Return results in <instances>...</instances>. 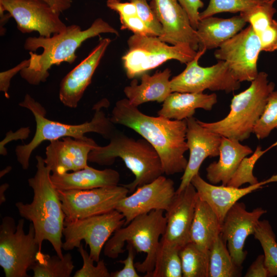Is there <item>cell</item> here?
Listing matches in <instances>:
<instances>
[{"mask_svg": "<svg viewBox=\"0 0 277 277\" xmlns=\"http://www.w3.org/2000/svg\"><path fill=\"white\" fill-rule=\"evenodd\" d=\"M109 141L104 146H95L89 153L88 162L109 166L121 158L135 176L132 182L123 185L129 192L164 173L157 151L144 138L135 140L117 130Z\"/></svg>", "mask_w": 277, "mask_h": 277, "instance_id": "cell-5", "label": "cell"}, {"mask_svg": "<svg viewBox=\"0 0 277 277\" xmlns=\"http://www.w3.org/2000/svg\"><path fill=\"white\" fill-rule=\"evenodd\" d=\"M0 7L9 13L23 33L37 32L50 37L64 31L67 26L60 13L42 0H0Z\"/></svg>", "mask_w": 277, "mask_h": 277, "instance_id": "cell-14", "label": "cell"}, {"mask_svg": "<svg viewBox=\"0 0 277 277\" xmlns=\"http://www.w3.org/2000/svg\"><path fill=\"white\" fill-rule=\"evenodd\" d=\"M259 0H209L206 8L200 13V18L222 12H242L255 5Z\"/></svg>", "mask_w": 277, "mask_h": 277, "instance_id": "cell-37", "label": "cell"}, {"mask_svg": "<svg viewBox=\"0 0 277 277\" xmlns=\"http://www.w3.org/2000/svg\"><path fill=\"white\" fill-rule=\"evenodd\" d=\"M57 192L65 220L67 221L84 219L114 210L129 192L123 185L87 190H57Z\"/></svg>", "mask_w": 277, "mask_h": 277, "instance_id": "cell-12", "label": "cell"}, {"mask_svg": "<svg viewBox=\"0 0 277 277\" xmlns=\"http://www.w3.org/2000/svg\"><path fill=\"white\" fill-rule=\"evenodd\" d=\"M19 105L32 113L36 123L35 132L31 141L17 146L15 149L17 161L24 170L28 169L33 151L44 141L51 142L67 136L83 137L89 132L98 133L109 140L117 130L103 110L109 105L106 98L94 105V113L90 121L77 125L66 124L47 118L45 108L29 94H26Z\"/></svg>", "mask_w": 277, "mask_h": 277, "instance_id": "cell-4", "label": "cell"}, {"mask_svg": "<svg viewBox=\"0 0 277 277\" xmlns=\"http://www.w3.org/2000/svg\"><path fill=\"white\" fill-rule=\"evenodd\" d=\"M127 250H128V255L126 259L124 260H120L119 262L124 264L122 269L111 273V277H139L140 275L137 273V270L135 267L134 262L135 258V252L136 250L133 247L127 244Z\"/></svg>", "mask_w": 277, "mask_h": 277, "instance_id": "cell-42", "label": "cell"}, {"mask_svg": "<svg viewBox=\"0 0 277 277\" xmlns=\"http://www.w3.org/2000/svg\"><path fill=\"white\" fill-rule=\"evenodd\" d=\"M72 256L70 253L62 258L56 254L50 256L38 251L36 261L31 267L34 277H69L74 269Z\"/></svg>", "mask_w": 277, "mask_h": 277, "instance_id": "cell-30", "label": "cell"}, {"mask_svg": "<svg viewBox=\"0 0 277 277\" xmlns=\"http://www.w3.org/2000/svg\"><path fill=\"white\" fill-rule=\"evenodd\" d=\"M175 191L173 181L162 175L137 187L130 195L123 199L115 209L123 214L127 225L136 216L152 210L167 211Z\"/></svg>", "mask_w": 277, "mask_h": 277, "instance_id": "cell-15", "label": "cell"}, {"mask_svg": "<svg viewBox=\"0 0 277 277\" xmlns=\"http://www.w3.org/2000/svg\"><path fill=\"white\" fill-rule=\"evenodd\" d=\"M209 277L241 276L242 266L235 263L221 234L209 249Z\"/></svg>", "mask_w": 277, "mask_h": 277, "instance_id": "cell-29", "label": "cell"}, {"mask_svg": "<svg viewBox=\"0 0 277 277\" xmlns=\"http://www.w3.org/2000/svg\"><path fill=\"white\" fill-rule=\"evenodd\" d=\"M179 254L182 276L209 277V252L202 250L190 242L180 249Z\"/></svg>", "mask_w": 277, "mask_h": 277, "instance_id": "cell-31", "label": "cell"}, {"mask_svg": "<svg viewBox=\"0 0 277 277\" xmlns=\"http://www.w3.org/2000/svg\"><path fill=\"white\" fill-rule=\"evenodd\" d=\"M164 211L155 210L138 215L126 227L116 230L104 247V254L109 258L116 259L125 251V243L130 244L136 251L146 254L142 262L135 263L136 270L145 273L146 277H151L160 238L166 229Z\"/></svg>", "mask_w": 277, "mask_h": 277, "instance_id": "cell-7", "label": "cell"}, {"mask_svg": "<svg viewBox=\"0 0 277 277\" xmlns=\"http://www.w3.org/2000/svg\"><path fill=\"white\" fill-rule=\"evenodd\" d=\"M134 3L137 16L156 37L161 36L163 27L155 13L152 9L147 0H136Z\"/></svg>", "mask_w": 277, "mask_h": 277, "instance_id": "cell-39", "label": "cell"}, {"mask_svg": "<svg viewBox=\"0 0 277 277\" xmlns=\"http://www.w3.org/2000/svg\"><path fill=\"white\" fill-rule=\"evenodd\" d=\"M9 187V184L5 183L1 185L0 187V204L2 205L3 203L6 202V199L5 195V192L7 190Z\"/></svg>", "mask_w": 277, "mask_h": 277, "instance_id": "cell-48", "label": "cell"}, {"mask_svg": "<svg viewBox=\"0 0 277 277\" xmlns=\"http://www.w3.org/2000/svg\"><path fill=\"white\" fill-rule=\"evenodd\" d=\"M256 1H257V0H256Z\"/></svg>", "mask_w": 277, "mask_h": 277, "instance_id": "cell-52", "label": "cell"}, {"mask_svg": "<svg viewBox=\"0 0 277 277\" xmlns=\"http://www.w3.org/2000/svg\"><path fill=\"white\" fill-rule=\"evenodd\" d=\"M186 142L189 158L181 182L175 193L183 190L193 177L199 173L203 161L208 157L219 155L222 136L201 125L193 116L186 119Z\"/></svg>", "mask_w": 277, "mask_h": 277, "instance_id": "cell-17", "label": "cell"}, {"mask_svg": "<svg viewBox=\"0 0 277 277\" xmlns=\"http://www.w3.org/2000/svg\"><path fill=\"white\" fill-rule=\"evenodd\" d=\"M107 6L116 12L120 17H128L137 15L136 6L133 2H122L120 0H107Z\"/></svg>", "mask_w": 277, "mask_h": 277, "instance_id": "cell-45", "label": "cell"}, {"mask_svg": "<svg viewBox=\"0 0 277 277\" xmlns=\"http://www.w3.org/2000/svg\"><path fill=\"white\" fill-rule=\"evenodd\" d=\"M110 118L114 124L128 127L147 141L159 155L166 175L184 171L188 163L184 154L188 150L186 120L146 115L130 104L127 98L116 102Z\"/></svg>", "mask_w": 277, "mask_h": 277, "instance_id": "cell-1", "label": "cell"}, {"mask_svg": "<svg viewBox=\"0 0 277 277\" xmlns=\"http://www.w3.org/2000/svg\"><path fill=\"white\" fill-rule=\"evenodd\" d=\"M127 44L128 49L122 60L129 78L141 75L169 60L186 64L197 52L187 44L169 45L156 36L133 34Z\"/></svg>", "mask_w": 277, "mask_h": 277, "instance_id": "cell-8", "label": "cell"}, {"mask_svg": "<svg viewBox=\"0 0 277 277\" xmlns=\"http://www.w3.org/2000/svg\"><path fill=\"white\" fill-rule=\"evenodd\" d=\"M128 1H129V2H133L136 0H128Z\"/></svg>", "mask_w": 277, "mask_h": 277, "instance_id": "cell-51", "label": "cell"}, {"mask_svg": "<svg viewBox=\"0 0 277 277\" xmlns=\"http://www.w3.org/2000/svg\"><path fill=\"white\" fill-rule=\"evenodd\" d=\"M102 33L118 35V32L102 18H96L85 30L77 25L50 37H29L25 40L24 48L29 51L30 64L22 69L21 77L31 85L45 82L49 76V69L62 62L71 64L77 58L76 52L88 39Z\"/></svg>", "mask_w": 277, "mask_h": 277, "instance_id": "cell-2", "label": "cell"}, {"mask_svg": "<svg viewBox=\"0 0 277 277\" xmlns=\"http://www.w3.org/2000/svg\"><path fill=\"white\" fill-rule=\"evenodd\" d=\"M96 145L92 138L86 136L52 141L46 148L44 162L52 173L79 170L88 166L89 153Z\"/></svg>", "mask_w": 277, "mask_h": 277, "instance_id": "cell-20", "label": "cell"}, {"mask_svg": "<svg viewBox=\"0 0 277 277\" xmlns=\"http://www.w3.org/2000/svg\"><path fill=\"white\" fill-rule=\"evenodd\" d=\"M222 223L209 205L199 197L190 232V242L209 252L221 232Z\"/></svg>", "mask_w": 277, "mask_h": 277, "instance_id": "cell-28", "label": "cell"}, {"mask_svg": "<svg viewBox=\"0 0 277 277\" xmlns=\"http://www.w3.org/2000/svg\"><path fill=\"white\" fill-rule=\"evenodd\" d=\"M150 6L162 25V34L159 37L161 41L173 45L187 44L199 50L196 30L178 0H151Z\"/></svg>", "mask_w": 277, "mask_h": 277, "instance_id": "cell-18", "label": "cell"}, {"mask_svg": "<svg viewBox=\"0 0 277 277\" xmlns=\"http://www.w3.org/2000/svg\"><path fill=\"white\" fill-rule=\"evenodd\" d=\"M186 11L192 27L195 30L200 20L199 9L203 8L202 0H178Z\"/></svg>", "mask_w": 277, "mask_h": 277, "instance_id": "cell-44", "label": "cell"}, {"mask_svg": "<svg viewBox=\"0 0 277 277\" xmlns=\"http://www.w3.org/2000/svg\"><path fill=\"white\" fill-rule=\"evenodd\" d=\"M56 12L61 13L69 9L72 3V0H42Z\"/></svg>", "mask_w": 277, "mask_h": 277, "instance_id": "cell-47", "label": "cell"}, {"mask_svg": "<svg viewBox=\"0 0 277 277\" xmlns=\"http://www.w3.org/2000/svg\"><path fill=\"white\" fill-rule=\"evenodd\" d=\"M36 159V173L28 180L33 191L32 201L26 204L18 202L15 205L19 214L33 224L40 249L43 241H48L56 254L62 258V238L65 215L57 190L51 180L50 169L42 156L37 155Z\"/></svg>", "mask_w": 277, "mask_h": 277, "instance_id": "cell-3", "label": "cell"}, {"mask_svg": "<svg viewBox=\"0 0 277 277\" xmlns=\"http://www.w3.org/2000/svg\"><path fill=\"white\" fill-rule=\"evenodd\" d=\"M276 0H259L258 3L240 13L245 22L249 23L253 30L259 35L271 24L276 12L274 4Z\"/></svg>", "mask_w": 277, "mask_h": 277, "instance_id": "cell-34", "label": "cell"}, {"mask_svg": "<svg viewBox=\"0 0 277 277\" xmlns=\"http://www.w3.org/2000/svg\"><path fill=\"white\" fill-rule=\"evenodd\" d=\"M245 277H270L269 271L265 264L264 254H260L248 269Z\"/></svg>", "mask_w": 277, "mask_h": 277, "instance_id": "cell-46", "label": "cell"}, {"mask_svg": "<svg viewBox=\"0 0 277 277\" xmlns=\"http://www.w3.org/2000/svg\"><path fill=\"white\" fill-rule=\"evenodd\" d=\"M120 20L121 30L128 29L134 34L141 36H155L137 15L120 17Z\"/></svg>", "mask_w": 277, "mask_h": 277, "instance_id": "cell-40", "label": "cell"}, {"mask_svg": "<svg viewBox=\"0 0 277 277\" xmlns=\"http://www.w3.org/2000/svg\"><path fill=\"white\" fill-rule=\"evenodd\" d=\"M171 74L169 68L157 71L152 75L145 73L141 75L140 84L133 80L124 88V92L130 104L135 107L149 102H164L172 92Z\"/></svg>", "mask_w": 277, "mask_h": 277, "instance_id": "cell-24", "label": "cell"}, {"mask_svg": "<svg viewBox=\"0 0 277 277\" xmlns=\"http://www.w3.org/2000/svg\"><path fill=\"white\" fill-rule=\"evenodd\" d=\"M11 166H8L6 168H5L4 169H3L2 171H1L0 173V177L1 178L4 176L6 174L8 173L11 170Z\"/></svg>", "mask_w": 277, "mask_h": 277, "instance_id": "cell-49", "label": "cell"}, {"mask_svg": "<svg viewBox=\"0 0 277 277\" xmlns=\"http://www.w3.org/2000/svg\"><path fill=\"white\" fill-rule=\"evenodd\" d=\"M122 213L113 210L102 214L64 223L62 248L65 251L78 248L84 240L89 247L90 257L95 262L100 260V254L106 243L116 230L125 225Z\"/></svg>", "mask_w": 277, "mask_h": 277, "instance_id": "cell-10", "label": "cell"}, {"mask_svg": "<svg viewBox=\"0 0 277 277\" xmlns=\"http://www.w3.org/2000/svg\"><path fill=\"white\" fill-rule=\"evenodd\" d=\"M180 250L160 239L151 277H182Z\"/></svg>", "mask_w": 277, "mask_h": 277, "instance_id": "cell-32", "label": "cell"}, {"mask_svg": "<svg viewBox=\"0 0 277 277\" xmlns=\"http://www.w3.org/2000/svg\"><path fill=\"white\" fill-rule=\"evenodd\" d=\"M269 150V147L263 150L260 146H258L252 155L242 160L227 186L240 187L246 183L251 185L259 183L253 174L254 166L257 161Z\"/></svg>", "mask_w": 277, "mask_h": 277, "instance_id": "cell-35", "label": "cell"}, {"mask_svg": "<svg viewBox=\"0 0 277 277\" xmlns=\"http://www.w3.org/2000/svg\"><path fill=\"white\" fill-rule=\"evenodd\" d=\"M261 51L271 52L277 50V21L273 19L271 24L258 35Z\"/></svg>", "mask_w": 277, "mask_h": 277, "instance_id": "cell-41", "label": "cell"}, {"mask_svg": "<svg viewBox=\"0 0 277 277\" xmlns=\"http://www.w3.org/2000/svg\"><path fill=\"white\" fill-rule=\"evenodd\" d=\"M78 251L82 258L83 264L82 267L74 273V277H110L109 273L103 260L97 262L94 266V261L90 257L89 253L84 249L81 243Z\"/></svg>", "mask_w": 277, "mask_h": 277, "instance_id": "cell-38", "label": "cell"}, {"mask_svg": "<svg viewBox=\"0 0 277 277\" xmlns=\"http://www.w3.org/2000/svg\"><path fill=\"white\" fill-rule=\"evenodd\" d=\"M253 235L263 248L265 264L270 276H277V242L275 234L269 221H260Z\"/></svg>", "mask_w": 277, "mask_h": 277, "instance_id": "cell-33", "label": "cell"}, {"mask_svg": "<svg viewBox=\"0 0 277 277\" xmlns=\"http://www.w3.org/2000/svg\"><path fill=\"white\" fill-rule=\"evenodd\" d=\"M277 147V141L275 142L273 144H272L271 146L269 147V148L270 149L273 147Z\"/></svg>", "mask_w": 277, "mask_h": 277, "instance_id": "cell-50", "label": "cell"}, {"mask_svg": "<svg viewBox=\"0 0 277 277\" xmlns=\"http://www.w3.org/2000/svg\"><path fill=\"white\" fill-rule=\"evenodd\" d=\"M276 182L277 174L244 188L216 186L207 182L198 173L193 177L191 183L195 188L199 197L209 205L222 224L227 212L241 198L266 184Z\"/></svg>", "mask_w": 277, "mask_h": 277, "instance_id": "cell-22", "label": "cell"}, {"mask_svg": "<svg viewBox=\"0 0 277 277\" xmlns=\"http://www.w3.org/2000/svg\"><path fill=\"white\" fill-rule=\"evenodd\" d=\"M198 197L191 183L180 192L175 193L166 211V226L162 241L180 249L190 242V229Z\"/></svg>", "mask_w": 277, "mask_h": 277, "instance_id": "cell-19", "label": "cell"}, {"mask_svg": "<svg viewBox=\"0 0 277 277\" xmlns=\"http://www.w3.org/2000/svg\"><path fill=\"white\" fill-rule=\"evenodd\" d=\"M217 102L215 93L173 92L163 102L158 115L175 120H184L193 116L197 108L212 109Z\"/></svg>", "mask_w": 277, "mask_h": 277, "instance_id": "cell-27", "label": "cell"}, {"mask_svg": "<svg viewBox=\"0 0 277 277\" xmlns=\"http://www.w3.org/2000/svg\"><path fill=\"white\" fill-rule=\"evenodd\" d=\"M219 151V161L211 163L206 168V177L212 184L221 182L226 186L242 160L253 151L240 141L224 136H222Z\"/></svg>", "mask_w": 277, "mask_h": 277, "instance_id": "cell-25", "label": "cell"}, {"mask_svg": "<svg viewBox=\"0 0 277 277\" xmlns=\"http://www.w3.org/2000/svg\"><path fill=\"white\" fill-rule=\"evenodd\" d=\"M25 219L15 224L13 217H3L0 225V266L6 277H28L27 272L36 261L41 251L35 238L33 225L24 230Z\"/></svg>", "mask_w": 277, "mask_h": 277, "instance_id": "cell-9", "label": "cell"}, {"mask_svg": "<svg viewBox=\"0 0 277 277\" xmlns=\"http://www.w3.org/2000/svg\"><path fill=\"white\" fill-rule=\"evenodd\" d=\"M50 178L57 190H87L118 185L120 175L112 169L98 170L88 166L72 172L51 173Z\"/></svg>", "mask_w": 277, "mask_h": 277, "instance_id": "cell-23", "label": "cell"}, {"mask_svg": "<svg viewBox=\"0 0 277 277\" xmlns=\"http://www.w3.org/2000/svg\"><path fill=\"white\" fill-rule=\"evenodd\" d=\"M268 77L266 72H259L247 89L234 95L230 111L223 119L211 123L198 120L200 124L222 136L240 142L248 138L264 110L269 95L274 90L275 84L269 82Z\"/></svg>", "mask_w": 277, "mask_h": 277, "instance_id": "cell-6", "label": "cell"}, {"mask_svg": "<svg viewBox=\"0 0 277 277\" xmlns=\"http://www.w3.org/2000/svg\"><path fill=\"white\" fill-rule=\"evenodd\" d=\"M29 58L25 60L15 67L0 73V91L4 92L6 98H9L8 90L12 78L24 68L29 66Z\"/></svg>", "mask_w": 277, "mask_h": 277, "instance_id": "cell-43", "label": "cell"}, {"mask_svg": "<svg viewBox=\"0 0 277 277\" xmlns=\"http://www.w3.org/2000/svg\"><path fill=\"white\" fill-rule=\"evenodd\" d=\"M111 42L109 38L102 39L88 55L62 80L59 98L64 106L71 108L77 107Z\"/></svg>", "mask_w": 277, "mask_h": 277, "instance_id": "cell-21", "label": "cell"}, {"mask_svg": "<svg viewBox=\"0 0 277 277\" xmlns=\"http://www.w3.org/2000/svg\"><path fill=\"white\" fill-rule=\"evenodd\" d=\"M267 212L262 207L248 211L243 203L238 202L227 212L221 235L237 265L242 266L246 258L244 247L247 238L253 234L260 217Z\"/></svg>", "mask_w": 277, "mask_h": 277, "instance_id": "cell-16", "label": "cell"}, {"mask_svg": "<svg viewBox=\"0 0 277 277\" xmlns=\"http://www.w3.org/2000/svg\"><path fill=\"white\" fill-rule=\"evenodd\" d=\"M261 51L259 38L249 25L223 43L214 55L227 63L235 80L251 82L259 73L257 64Z\"/></svg>", "mask_w": 277, "mask_h": 277, "instance_id": "cell-13", "label": "cell"}, {"mask_svg": "<svg viewBox=\"0 0 277 277\" xmlns=\"http://www.w3.org/2000/svg\"><path fill=\"white\" fill-rule=\"evenodd\" d=\"M246 24L240 15L228 18L212 16L201 19L195 29L199 50L217 49L243 30Z\"/></svg>", "mask_w": 277, "mask_h": 277, "instance_id": "cell-26", "label": "cell"}, {"mask_svg": "<svg viewBox=\"0 0 277 277\" xmlns=\"http://www.w3.org/2000/svg\"><path fill=\"white\" fill-rule=\"evenodd\" d=\"M275 128L277 129V91L274 90L268 98L253 133L258 139H264Z\"/></svg>", "mask_w": 277, "mask_h": 277, "instance_id": "cell-36", "label": "cell"}, {"mask_svg": "<svg viewBox=\"0 0 277 277\" xmlns=\"http://www.w3.org/2000/svg\"><path fill=\"white\" fill-rule=\"evenodd\" d=\"M206 50L199 49L186 68L170 80L172 92L200 93L208 89L230 93L240 88L241 83L233 77L225 61H219L209 67L199 65V60Z\"/></svg>", "mask_w": 277, "mask_h": 277, "instance_id": "cell-11", "label": "cell"}]
</instances>
